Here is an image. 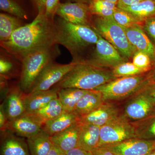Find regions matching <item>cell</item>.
Segmentation results:
<instances>
[{
    "instance_id": "cell-38",
    "label": "cell",
    "mask_w": 155,
    "mask_h": 155,
    "mask_svg": "<svg viewBox=\"0 0 155 155\" xmlns=\"http://www.w3.org/2000/svg\"><path fill=\"white\" fill-rule=\"evenodd\" d=\"M144 0H119L117 3V8H119L135 5Z\"/></svg>"
},
{
    "instance_id": "cell-14",
    "label": "cell",
    "mask_w": 155,
    "mask_h": 155,
    "mask_svg": "<svg viewBox=\"0 0 155 155\" xmlns=\"http://www.w3.org/2000/svg\"><path fill=\"white\" fill-rule=\"evenodd\" d=\"M24 93L19 84L11 87L7 92L2 105L9 121L19 118L26 113L23 101Z\"/></svg>"
},
{
    "instance_id": "cell-32",
    "label": "cell",
    "mask_w": 155,
    "mask_h": 155,
    "mask_svg": "<svg viewBox=\"0 0 155 155\" xmlns=\"http://www.w3.org/2000/svg\"><path fill=\"white\" fill-rule=\"evenodd\" d=\"M112 72L116 78L128 77L140 75L145 72L130 62H123L113 68Z\"/></svg>"
},
{
    "instance_id": "cell-15",
    "label": "cell",
    "mask_w": 155,
    "mask_h": 155,
    "mask_svg": "<svg viewBox=\"0 0 155 155\" xmlns=\"http://www.w3.org/2000/svg\"><path fill=\"white\" fill-rule=\"evenodd\" d=\"M128 41L137 51L146 53L151 58L155 56V46L139 25L124 27Z\"/></svg>"
},
{
    "instance_id": "cell-1",
    "label": "cell",
    "mask_w": 155,
    "mask_h": 155,
    "mask_svg": "<svg viewBox=\"0 0 155 155\" xmlns=\"http://www.w3.org/2000/svg\"><path fill=\"white\" fill-rule=\"evenodd\" d=\"M0 45L22 62L31 53L57 45L54 19L48 18L42 9L32 22L15 31L8 40Z\"/></svg>"
},
{
    "instance_id": "cell-5",
    "label": "cell",
    "mask_w": 155,
    "mask_h": 155,
    "mask_svg": "<svg viewBox=\"0 0 155 155\" xmlns=\"http://www.w3.org/2000/svg\"><path fill=\"white\" fill-rule=\"evenodd\" d=\"M150 82L152 81L150 73L117 78L94 90L101 93L104 102L113 103L130 97Z\"/></svg>"
},
{
    "instance_id": "cell-46",
    "label": "cell",
    "mask_w": 155,
    "mask_h": 155,
    "mask_svg": "<svg viewBox=\"0 0 155 155\" xmlns=\"http://www.w3.org/2000/svg\"><path fill=\"white\" fill-rule=\"evenodd\" d=\"M103 1H108V2H112L116 3V4H117V3H118L119 0H103Z\"/></svg>"
},
{
    "instance_id": "cell-47",
    "label": "cell",
    "mask_w": 155,
    "mask_h": 155,
    "mask_svg": "<svg viewBox=\"0 0 155 155\" xmlns=\"http://www.w3.org/2000/svg\"><path fill=\"white\" fill-rule=\"evenodd\" d=\"M146 155H155V150L153 151L152 152L149 153L147 154Z\"/></svg>"
},
{
    "instance_id": "cell-30",
    "label": "cell",
    "mask_w": 155,
    "mask_h": 155,
    "mask_svg": "<svg viewBox=\"0 0 155 155\" xmlns=\"http://www.w3.org/2000/svg\"><path fill=\"white\" fill-rule=\"evenodd\" d=\"M87 4L93 15L103 17H113L117 8L116 3L103 0H91Z\"/></svg>"
},
{
    "instance_id": "cell-34",
    "label": "cell",
    "mask_w": 155,
    "mask_h": 155,
    "mask_svg": "<svg viewBox=\"0 0 155 155\" xmlns=\"http://www.w3.org/2000/svg\"><path fill=\"white\" fill-rule=\"evenodd\" d=\"M134 65L145 73L152 68L151 59L146 53L137 51L133 56V62Z\"/></svg>"
},
{
    "instance_id": "cell-10",
    "label": "cell",
    "mask_w": 155,
    "mask_h": 155,
    "mask_svg": "<svg viewBox=\"0 0 155 155\" xmlns=\"http://www.w3.org/2000/svg\"><path fill=\"white\" fill-rule=\"evenodd\" d=\"M56 16L72 24L94 28V15L91 14L87 3L61 2L58 6Z\"/></svg>"
},
{
    "instance_id": "cell-11",
    "label": "cell",
    "mask_w": 155,
    "mask_h": 155,
    "mask_svg": "<svg viewBox=\"0 0 155 155\" xmlns=\"http://www.w3.org/2000/svg\"><path fill=\"white\" fill-rule=\"evenodd\" d=\"M98 33L99 38L94 51L86 62L99 67L106 66L114 68L118 64L125 62L124 58L116 48Z\"/></svg>"
},
{
    "instance_id": "cell-42",
    "label": "cell",
    "mask_w": 155,
    "mask_h": 155,
    "mask_svg": "<svg viewBox=\"0 0 155 155\" xmlns=\"http://www.w3.org/2000/svg\"><path fill=\"white\" fill-rule=\"evenodd\" d=\"M30 1L33 5L34 7L36 9L37 12L38 13L40 10L45 8V5L47 0H30Z\"/></svg>"
},
{
    "instance_id": "cell-43",
    "label": "cell",
    "mask_w": 155,
    "mask_h": 155,
    "mask_svg": "<svg viewBox=\"0 0 155 155\" xmlns=\"http://www.w3.org/2000/svg\"><path fill=\"white\" fill-rule=\"evenodd\" d=\"M47 155H66V153L58 147L53 144L51 149Z\"/></svg>"
},
{
    "instance_id": "cell-22",
    "label": "cell",
    "mask_w": 155,
    "mask_h": 155,
    "mask_svg": "<svg viewBox=\"0 0 155 155\" xmlns=\"http://www.w3.org/2000/svg\"><path fill=\"white\" fill-rule=\"evenodd\" d=\"M100 140V127L81 124L78 147L91 152L99 147Z\"/></svg>"
},
{
    "instance_id": "cell-28",
    "label": "cell",
    "mask_w": 155,
    "mask_h": 155,
    "mask_svg": "<svg viewBox=\"0 0 155 155\" xmlns=\"http://www.w3.org/2000/svg\"><path fill=\"white\" fill-rule=\"evenodd\" d=\"M121 9L132 14L140 22L155 17V0H144L135 5Z\"/></svg>"
},
{
    "instance_id": "cell-41",
    "label": "cell",
    "mask_w": 155,
    "mask_h": 155,
    "mask_svg": "<svg viewBox=\"0 0 155 155\" xmlns=\"http://www.w3.org/2000/svg\"><path fill=\"white\" fill-rule=\"evenodd\" d=\"M145 89L152 99L155 107V83L150 82L145 87Z\"/></svg>"
},
{
    "instance_id": "cell-24",
    "label": "cell",
    "mask_w": 155,
    "mask_h": 155,
    "mask_svg": "<svg viewBox=\"0 0 155 155\" xmlns=\"http://www.w3.org/2000/svg\"><path fill=\"white\" fill-rule=\"evenodd\" d=\"M64 111L63 106L58 97L54 99L43 107L31 113L26 114L41 124L60 116Z\"/></svg>"
},
{
    "instance_id": "cell-21",
    "label": "cell",
    "mask_w": 155,
    "mask_h": 155,
    "mask_svg": "<svg viewBox=\"0 0 155 155\" xmlns=\"http://www.w3.org/2000/svg\"><path fill=\"white\" fill-rule=\"evenodd\" d=\"M22 62L2 48L0 52V77L7 80L21 75Z\"/></svg>"
},
{
    "instance_id": "cell-13",
    "label": "cell",
    "mask_w": 155,
    "mask_h": 155,
    "mask_svg": "<svg viewBox=\"0 0 155 155\" xmlns=\"http://www.w3.org/2000/svg\"><path fill=\"white\" fill-rule=\"evenodd\" d=\"M101 147L107 148L117 155H146L155 150V141L134 138Z\"/></svg>"
},
{
    "instance_id": "cell-37",
    "label": "cell",
    "mask_w": 155,
    "mask_h": 155,
    "mask_svg": "<svg viewBox=\"0 0 155 155\" xmlns=\"http://www.w3.org/2000/svg\"><path fill=\"white\" fill-rule=\"evenodd\" d=\"M9 120L4 110L2 104L0 107V129L1 132H4L7 130V127Z\"/></svg>"
},
{
    "instance_id": "cell-29",
    "label": "cell",
    "mask_w": 155,
    "mask_h": 155,
    "mask_svg": "<svg viewBox=\"0 0 155 155\" xmlns=\"http://www.w3.org/2000/svg\"><path fill=\"white\" fill-rule=\"evenodd\" d=\"M136 138L155 141V114L138 122H131Z\"/></svg>"
},
{
    "instance_id": "cell-31",
    "label": "cell",
    "mask_w": 155,
    "mask_h": 155,
    "mask_svg": "<svg viewBox=\"0 0 155 155\" xmlns=\"http://www.w3.org/2000/svg\"><path fill=\"white\" fill-rule=\"evenodd\" d=\"M0 9L23 20L28 19V12L20 0H0Z\"/></svg>"
},
{
    "instance_id": "cell-35",
    "label": "cell",
    "mask_w": 155,
    "mask_h": 155,
    "mask_svg": "<svg viewBox=\"0 0 155 155\" xmlns=\"http://www.w3.org/2000/svg\"><path fill=\"white\" fill-rule=\"evenodd\" d=\"M61 0H47L45 5V11L46 17L49 19L54 20L58 6Z\"/></svg>"
},
{
    "instance_id": "cell-48",
    "label": "cell",
    "mask_w": 155,
    "mask_h": 155,
    "mask_svg": "<svg viewBox=\"0 0 155 155\" xmlns=\"http://www.w3.org/2000/svg\"></svg>"
},
{
    "instance_id": "cell-33",
    "label": "cell",
    "mask_w": 155,
    "mask_h": 155,
    "mask_svg": "<svg viewBox=\"0 0 155 155\" xmlns=\"http://www.w3.org/2000/svg\"><path fill=\"white\" fill-rule=\"evenodd\" d=\"M113 17L117 23L124 27L139 25V23L141 22L129 12L118 8L114 11Z\"/></svg>"
},
{
    "instance_id": "cell-45",
    "label": "cell",
    "mask_w": 155,
    "mask_h": 155,
    "mask_svg": "<svg viewBox=\"0 0 155 155\" xmlns=\"http://www.w3.org/2000/svg\"><path fill=\"white\" fill-rule=\"evenodd\" d=\"M65 2H81L87 4L90 0H65Z\"/></svg>"
},
{
    "instance_id": "cell-19",
    "label": "cell",
    "mask_w": 155,
    "mask_h": 155,
    "mask_svg": "<svg viewBox=\"0 0 155 155\" xmlns=\"http://www.w3.org/2000/svg\"><path fill=\"white\" fill-rule=\"evenodd\" d=\"M58 90L52 88L45 91L23 94V101L26 113L28 114L38 110L54 99L58 97Z\"/></svg>"
},
{
    "instance_id": "cell-36",
    "label": "cell",
    "mask_w": 155,
    "mask_h": 155,
    "mask_svg": "<svg viewBox=\"0 0 155 155\" xmlns=\"http://www.w3.org/2000/svg\"><path fill=\"white\" fill-rule=\"evenodd\" d=\"M144 28L150 37L155 41V17L145 21Z\"/></svg>"
},
{
    "instance_id": "cell-17",
    "label": "cell",
    "mask_w": 155,
    "mask_h": 155,
    "mask_svg": "<svg viewBox=\"0 0 155 155\" xmlns=\"http://www.w3.org/2000/svg\"><path fill=\"white\" fill-rule=\"evenodd\" d=\"M1 155H31L27 143L9 130L1 134Z\"/></svg>"
},
{
    "instance_id": "cell-12",
    "label": "cell",
    "mask_w": 155,
    "mask_h": 155,
    "mask_svg": "<svg viewBox=\"0 0 155 155\" xmlns=\"http://www.w3.org/2000/svg\"><path fill=\"white\" fill-rule=\"evenodd\" d=\"M122 115L119 108L113 103L104 102L94 110L80 116V123L101 127L114 121Z\"/></svg>"
},
{
    "instance_id": "cell-7",
    "label": "cell",
    "mask_w": 155,
    "mask_h": 155,
    "mask_svg": "<svg viewBox=\"0 0 155 155\" xmlns=\"http://www.w3.org/2000/svg\"><path fill=\"white\" fill-rule=\"evenodd\" d=\"M134 138H136L134 126L122 115L100 127L99 147L117 144Z\"/></svg>"
},
{
    "instance_id": "cell-18",
    "label": "cell",
    "mask_w": 155,
    "mask_h": 155,
    "mask_svg": "<svg viewBox=\"0 0 155 155\" xmlns=\"http://www.w3.org/2000/svg\"><path fill=\"white\" fill-rule=\"evenodd\" d=\"M80 123V116L74 112L63 111L57 118L44 123L42 129L50 136Z\"/></svg>"
},
{
    "instance_id": "cell-8",
    "label": "cell",
    "mask_w": 155,
    "mask_h": 155,
    "mask_svg": "<svg viewBox=\"0 0 155 155\" xmlns=\"http://www.w3.org/2000/svg\"><path fill=\"white\" fill-rule=\"evenodd\" d=\"M155 114L152 99L144 88L129 98L122 114L130 122H138Z\"/></svg>"
},
{
    "instance_id": "cell-27",
    "label": "cell",
    "mask_w": 155,
    "mask_h": 155,
    "mask_svg": "<svg viewBox=\"0 0 155 155\" xmlns=\"http://www.w3.org/2000/svg\"><path fill=\"white\" fill-rule=\"evenodd\" d=\"M87 90L76 88H65L58 90V98L63 106L64 110L72 112L81 98Z\"/></svg>"
},
{
    "instance_id": "cell-26",
    "label": "cell",
    "mask_w": 155,
    "mask_h": 155,
    "mask_svg": "<svg viewBox=\"0 0 155 155\" xmlns=\"http://www.w3.org/2000/svg\"><path fill=\"white\" fill-rule=\"evenodd\" d=\"M27 143L31 155H47L53 145L50 136L42 130L27 138Z\"/></svg>"
},
{
    "instance_id": "cell-16",
    "label": "cell",
    "mask_w": 155,
    "mask_h": 155,
    "mask_svg": "<svg viewBox=\"0 0 155 155\" xmlns=\"http://www.w3.org/2000/svg\"><path fill=\"white\" fill-rule=\"evenodd\" d=\"M42 130L41 124L26 114L9 121L7 127V130L27 139L36 135Z\"/></svg>"
},
{
    "instance_id": "cell-25",
    "label": "cell",
    "mask_w": 155,
    "mask_h": 155,
    "mask_svg": "<svg viewBox=\"0 0 155 155\" xmlns=\"http://www.w3.org/2000/svg\"><path fill=\"white\" fill-rule=\"evenodd\" d=\"M24 20L5 13L0 14V43L8 40L15 31L25 25Z\"/></svg>"
},
{
    "instance_id": "cell-39",
    "label": "cell",
    "mask_w": 155,
    "mask_h": 155,
    "mask_svg": "<svg viewBox=\"0 0 155 155\" xmlns=\"http://www.w3.org/2000/svg\"><path fill=\"white\" fill-rule=\"evenodd\" d=\"M66 155H91V152L77 147L66 153Z\"/></svg>"
},
{
    "instance_id": "cell-40",
    "label": "cell",
    "mask_w": 155,
    "mask_h": 155,
    "mask_svg": "<svg viewBox=\"0 0 155 155\" xmlns=\"http://www.w3.org/2000/svg\"><path fill=\"white\" fill-rule=\"evenodd\" d=\"M91 155H117L106 147H98L91 152Z\"/></svg>"
},
{
    "instance_id": "cell-4",
    "label": "cell",
    "mask_w": 155,
    "mask_h": 155,
    "mask_svg": "<svg viewBox=\"0 0 155 155\" xmlns=\"http://www.w3.org/2000/svg\"><path fill=\"white\" fill-rule=\"evenodd\" d=\"M61 55L58 45L29 54L22 61L19 84L23 93L28 94L43 70Z\"/></svg>"
},
{
    "instance_id": "cell-3",
    "label": "cell",
    "mask_w": 155,
    "mask_h": 155,
    "mask_svg": "<svg viewBox=\"0 0 155 155\" xmlns=\"http://www.w3.org/2000/svg\"><path fill=\"white\" fill-rule=\"evenodd\" d=\"M117 78L112 70L87 63H76L63 79L55 84L57 90L76 88L94 90L97 87Z\"/></svg>"
},
{
    "instance_id": "cell-44",
    "label": "cell",
    "mask_w": 155,
    "mask_h": 155,
    "mask_svg": "<svg viewBox=\"0 0 155 155\" xmlns=\"http://www.w3.org/2000/svg\"><path fill=\"white\" fill-rule=\"evenodd\" d=\"M154 63L153 65V69L152 72L150 73L151 76V80L152 82L155 83V56L153 59Z\"/></svg>"
},
{
    "instance_id": "cell-2",
    "label": "cell",
    "mask_w": 155,
    "mask_h": 155,
    "mask_svg": "<svg viewBox=\"0 0 155 155\" xmlns=\"http://www.w3.org/2000/svg\"><path fill=\"white\" fill-rule=\"evenodd\" d=\"M54 21L57 44L62 45L69 51L72 62L88 61L98 40L97 30L91 26L72 24L58 16Z\"/></svg>"
},
{
    "instance_id": "cell-23",
    "label": "cell",
    "mask_w": 155,
    "mask_h": 155,
    "mask_svg": "<svg viewBox=\"0 0 155 155\" xmlns=\"http://www.w3.org/2000/svg\"><path fill=\"white\" fill-rule=\"evenodd\" d=\"M102 95L96 90H89L81 98L75 107V112L80 116L91 113L103 103Z\"/></svg>"
},
{
    "instance_id": "cell-9",
    "label": "cell",
    "mask_w": 155,
    "mask_h": 155,
    "mask_svg": "<svg viewBox=\"0 0 155 155\" xmlns=\"http://www.w3.org/2000/svg\"><path fill=\"white\" fill-rule=\"evenodd\" d=\"M75 64L72 62L64 64H58L55 61L50 63L43 70L28 93L51 89L52 87L63 79Z\"/></svg>"
},
{
    "instance_id": "cell-20",
    "label": "cell",
    "mask_w": 155,
    "mask_h": 155,
    "mask_svg": "<svg viewBox=\"0 0 155 155\" xmlns=\"http://www.w3.org/2000/svg\"><path fill=\"white\" fill-rule=\"evenodd\" d=\"M81 123L50 136L53 144L67 153L79 146Z\"/></svg>"
},
{
    "instance_id": "cell-6",
    "label": "cell",
    "mask_w": 155,
    "mask_h": 155,
    "mask_svg": "<svg viewBox=\"0 0 155 155\" xmlns=\"http://www.w3.org/2000/svg\"><path fill=\"white\" fill-rule=\"evenodd\" d=\"M94 28L116 48L124 58L133 57L137 51L130 43L124 28L117 23L113 17L93 16Z\"/></svg>"
}]
</instances>
